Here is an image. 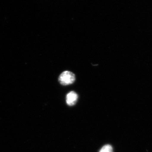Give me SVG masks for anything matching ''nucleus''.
Here are the masks:
<instances>
[{
	"label": "nucleus",
	"mask_w": 152,
	"mask_h": 152,
	"mask_svg": "<svg viewBox=\"0 0 152 152\" xmlns=\"http://www.w3.org/2000/svg\"><path fill=\"white\" fill-rule=\"evenodd\" d=\"M78 100V95L75 91L68 93L66 97V102L68 105L73 106L75 104Z\"/></svg>",
	"instance_id": "nucleus-2"
},
{
	"label": "nucleus",
	"mask_w": 152,
	"mask_h": 152,
	"mask_svg": "<svg viewBox=\"0 0 152 152\" xmlns=\"http://www.w3.org/2000/svg\"><path fill=\"white\" fill-rule=\"evenodd\" d=\"M99 152H113V147L110 145H106L102 148Z\"/></svg>",
	"instance_id": "nucleus-3"
},
{
	"label": "nucleus",
	"mask_w": 152,
	"mask_h": 152,
	"mask_svg": "<svg viewBox=\"0 0 152 152\" xmlns=\"http://www.w3.org/2000/svg\"><path fill=\"white\" fill-rule=\"evenodd\" d=\"M75 80L76 77L75 74L68 71L63 72L58 78L60 83L64 86L72 84L75 82Z\"/></svg>",
	"instance_id": "nucleus-1"
}]
</instances>
